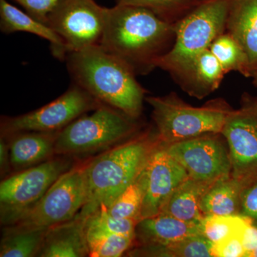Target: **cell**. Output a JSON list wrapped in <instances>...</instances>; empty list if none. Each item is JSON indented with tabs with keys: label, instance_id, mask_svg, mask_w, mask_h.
Listing matches in <instances>:
<instances>
[{
	"label": "cell",
	"instance_id": "e575fe53",
	"mask_svg": "<svg viewBox=\"0 0 257 257\" xmlns=\"http://www.w3.org/2000/svg\"><path fill=\"white\" fill-rule=\"evenodd\" d=\"M251 78H252V82L253 85L257 87V67L256 68L253 70L252 77H251Z\"/></svg>",
	"mask_w": 257,
	"mask_h": 257
},
{
	"label": "cell",
	"instance_id": "277c9868",
	"mask_svg": "<svg viewBox=\"0 0 257 257\" xmlns=\"http://www.w3.org/2000/svg\"><path fill=\"white\" fill-rule=\"evenodd\" d=\"M157 138L165 145L209 134H221L233 108L221 98L193 106L175 92L163 96H148Z\"/></svg>",
	"mask_w": 257,
	"mask_h": 257
},
{
	"label": "cell",
	"instance_id": "5b68a950",
	"mask_svg": "<svg viewBox=\"0 0 257 257\" xmlns=\"http://www.w3.org/2000/svg\"><path fill=\"white\" fill-rule=\"evenodd\" d=\"M135 118L106 104L83 114L59 132L55 154L83 155L104 150L130 138L138 130Z\"/></svg>",
	"mask_w": 257,
	"mask_h": 257
},
{
	"label": "cell",
	"instance_id": "4dcf8cb0",
	"mask_svg": "<svg viewBox=\"0 0 257 257\" xmlns=\"http://www.w3.org/2000/svg\"><path fill=\"white\" fill-rule=\"evenodd\" d=\"M243 231L214 243V257H245L246 251L241 238Z\"/></svg>",
	"mask_w": 257,
	"mask_h": 257
},
{
	"label": "cell",
	"instance_id": "603a6c76",
	"mask_svg": "<svg viewBox=\"0 0 257 257\" xmlns=\"http://www.w3.org/2000/svg\"><path fill=\"white\" fill-rule=\"evenodd\" d=\"M209 49L220 64L225 74L236 72L246 78H251L253 69L247 54L229 33L224 32L219 35Z\"/></svg>",
	"mask_w": 257,
	"mask_h": 257
},
{
	"label": "cell",
	"instance_id": "d4e9b609",
	"mask_svg": "<svg viewBox=\"0 0 257 257\" xmlns=\"http://www.w3.org/2000/svg\"><path fill=\"white\" fill-rule=\"evenodd\" d=\"M145 165L124 192H121L114 202L106 208L111 216L117 219L140 220V213L146 191Z\"/></svg>",
	"mask_w": 257,
	"mask_h": 257
},
{
	"label": "cell",
	"instance_id": "5bb4252c",
	"mask_svg": "<svg viewBox=\"0 0 257 257\" xmlns=\"http://www.w3.org/2000/svg\"><path fill=\"white\" fill-rule=\"evenodd\" d=\"M169 74L184 92L198 99H204L216 91L226 74L209 49Z\"/></svg>",
	"mask_w": 257,
	"mask_h": 257
},
{
	"label": "cell",
	"instance_id": "836d02e7",
	"mask_svg": "<svg viewBox=\"0 0 257 257\" xmlns=\"http://www.w3.org/2000/svg\"><path fill=\"white\" fill-rule=\"evenodd\" d=\"M10 163V147L2 139L0 142V167L2 174L5 173L8 170Z\"/></svg>",
	"mask_w": 257,
	"mask_h": 257
},
{
	"label": "cell",
	"instance_id": "ffe728a7",
	"mask_svg": "<svg viewBox=\"0 0 257 257\" xmlns=\"http://www.w3.org/2000/svg\"><path fill=\"white\" fill-rule=\"evenodd\" d=\"M216 182H203L189 177L171 196L162 213L186 222L199 224L204 217L200 208L202 198Z\"/></svg>",
	"mask_w": 257,
	"mask_h": 257
},
{
	"label": "cell",
	"instance_id": "6da1fadb",
	"mask_svg": "<svg viewBox=\"0 0 257 257\" xmlns=\"http://www.w3.org/2000/svg\"><path fill=\"white\" fill-rule=\"evenodd\" d=\"M175 40V25L145 8L116 4L107 9L99 45L128 64L137 75H146L157 68L159 60Z\"/></svg>",
	"mask_w": 257,
	"mask_h": 257
},
{
	"label": "cell",
	"instance_id": "1f68e13d",
	"mask_svg": "<svg viewBox=\"0 0 257 257\" xmlns=\"http://www.w3.org/2000/svg\"><path fill=\"white\" fill-rule=\"evenodd\" d=\"M25 10L32 18L45 24L47 17L60 0H13Z\"/></svg>",
	"mask_w": 257,
	"mask_h": 257
},
{
	"label": "cell",
	"instance_id": "9c48e42d",
	"mask_svg": "<svg viewBox=\"0 0 257 257\" xmlns=\"http://www.w3.org/2000/svg\"><path fill=\"white\" fill-rule=\"evenodd\" d=\"M102 103L73 82L60 97L36 110L7 118L2 124L3 132L15 134L22 132L60 131L89 111L95 110Z\"/></svg>",
	"mask_w": 257,
	"mask_h": 257
},
{
	"label": "cell",
	"instance_id": "ac0fdd59",
	"mask_svg": "<svg viewBox=\"0 0 257 257\" xmlns=\"http://www.w3.org/2000/svg\"><path fill=\"white\" fill-rule=\"evenodd\" d=\"M0 29L5 34L23 32L33 34L47 40L56 58L65 60L67 55L64 41L47 24L41 23L28 13H24L7 0H0Z\"/></svg>",
	"mask_w": 257,
	"mask_h": 257
},
{
	"label": "cell",
	"instance_id": "83f0119b",
	"mask_svg": "<svg viewBox=\"0 0 257 257\" xmlns=\"http://www.w3.org/2000/svg\"><path fill=\"white\" fill-rule=\"evenodd\" d=\"M250 221L241 215L204 216L199 222L200 234L213 243L241 232Z\"/></svg>",
	"mask_w": 257,
	"mask_h": 257
},
{
	"label": "cell",
	"instance_id": "484cf974",
	"mask_svg": "<svg viewBox=\"0 0 257 257\" xmlns=\"http://www.w3.org/2000/svg\"><path fill=\"white\" fill-rule=\"evenodd\" d=\"M85 228V226H84ZM89 256L119 257L133 246L135 236H125L85 228Z\"/></svg>",
	"mask_w": 257,
	"mask_h": 257
},
{
	"label": "cell",
	"instance_id": "44dd1931",
	"mask_svg": "<svg viewBox=\"0 0 257 257\" xmlns=\"http://www.w3.org/2000/svg\"><path fill=\"white\" fill-rule=\"evenodd\" d=\"M244 184L234 177L217 181L203 197L200 204L204 216L239 215L241 192Z\"/></svg>",
	"mask_w": 257,
	"mask_h": 257
},
{
	"label": "cell",
	"instance_id": "7402d4cb",
	"mask_svg": "<svg viewBox=\"0 0 257 257\" xmlns=\"http://www.w3.org/2000/svg\"><path fill=\"white\" fill-rule=\"evenodd\" d=\"M214 243L202 235L189 236L170 244L140 246L130 256L157 257H214Z\"/></svg>",
	"mask_w": 257,
	"mask_h": 257
},
{
	"label": "cell",
	"instance_id": "e0dca14e",
	"mask_svg": "<svg viewBox=\"0 0 257 257\" xmlns=\"http://www.w3.org/2000/svg\"><path fill=\"white\" fill-rule=\"evenodd\" d=\"M226 32L247 54L253 72L257 67V0H231Z\"/></svg>",
	"mask_w": 257,
	"mask_h": 257
},
{
	"label": "cell",
	"instance_id": "f546056e",
	"mask_svg": "<svg viewBox=\"0 0 257 257\" xmlns=\"http://www.w3.org/2000/svg\"><path fill=\"white\" fill-rule=\"evenodd\" d=\"M239 215L257 226V178L243 186Z\"/></svg>",
	"mask_w": 257,
	"mask_h": 257
},
{
	"label": "cell",
	"instance_id": "7c38bea8",
	"mask_svg": "<svg viewBox=\"0 0 257 257\" xmlns=\"http://www.w3.org/2000/svg\"><path fill=\"white\" fill-rule=\"evenodd\" d=\"M164 145L191 178L214 182L231 176L229 149L221 134H209Z\"/></svg>",
	"mask_w": 257,
	"mask_h": 257
},
{
	"label": "cell",
	"instance_id": "52a82bcc",
	"mask_svg": "<svg viewBox=\"0 0 257 257\" xmlns=\"http://www.w3.org/2000/svg\"><path fill=\"white\" fill-rule=\"evenodd\" d=\"M87 187L84 167L64 172L28 210L9 226L20 229H49L72 220L86 202Z\"/></svg>",
	"mask_w": 257,
	"mask_h": 257
},
{
	"label": "cell",
	"instance_id": "8d00e7d4",
	"mask_svg": "<svg viewBox=\"0 0 257 257\" xmlns=\"http://www.w3.org/2000/svg\"><path fill=\"white\" fill-rule=\"evenodd\" d=\"M200 1L202 2H202L207 1V0H200Z\"/></svg>",
	"mask_w": 257,
	"mask_h": 257
},
{
	"label": "cell",
	"instance_id": "4316f807",
	"mask_svg": "<svg viewBox=\"0 0 257 257\" xmlns=\"http://www.w3.org/2000/svg\"><path fill=\"white\" fill-rule=\"evenodd\" d=\"M200 0H116V5L140 7L151 11L171 25H176L188 15Z\"/></svg>",
	"mask_w": 257,
	"mask_h": 257
},
{
	"label": "cell",
	"instance_id": "cb8c5ba5",
	"mask_svg": "<svg viewBox=\"0 0 257 257\" xmlns=\"http://www.w3.org/2000/svg\"><path fill=\"white\" fill-rule=\"evenodd\" d=\"M47 229L8 226L1 241L0 256H37Z\"/></svg>",
	"mask_w": 257,
	"mask_h": 257
},
{
	"label": "cell",
	"instance_id": "f1b7e54d",
	"mask_svg": "<svg viewBox=\"0 0 257 257\" xmlns=\"http://www.w3.org/2000/svg\"><path fill=\"white\" fill-rule=\"evenodd\" d=\"M84 226L111 233V234L135 236V229L138 220L131 219H117L111 215L104 206L84 219Z\"/></svg>",
	"mask_w": 257,
	"mask_h": 257
},
{
	"label": "cell",
	"instance_id": "d6a6232c",
	"mask_svg": "<svg viewBox=\"0 0 257 257\" xmlns=\"http://www.w3.org/2000/svg\"><path fill=\"white\" fill-rule=\"evenodd\" d=\"M242 243L244 247L245 257H247L248 253L257 247V226L248 223L242 232Z\"/></svg>",
	"mask_w": 257,
	"mask_h": 257
},
{
	"label": "cell",
	"instance_id": "7a4b0ae2",
	"mask_svg": "<svg viewBox=\"0 0 257 257\" xmlns=\"http://www.w3.org/2000/svg\"><path fill=\"white\" fill-rule=\"evenodd\" d=\"M64 60L74 83L102 104L140 117L146 90L128 64L99 45L70 52Z\"/></svg>",
	"mask_w": 257,
	"mask_h": 257
},
{
	"label": "cell",
	"instance_id": "8fae6325",
	"mask_svg": "<svg viewBox=\"0 0 257 257\" xmlns=\"http://www.w3.org/2000/svg\"><path fill=\"white\" fill-rule=\"evenodd\" d=\"M221 135L231 166V177L243 184L257 178V97L243 94L241 106L231 111Z\"/></svg>",
	"mask_w": 257,
	"mask_h": 257
},
{
	"label": "cell",
	"instance_id": "8992f818",
	"mask_svg": "<svg viewBox=\"0 0 257 257\" xmlns=\"http://www.w3.org/2000/svg\"><path fill=\"white\" fill-rule=\"evenodd\" d=\"M231 0H207L198 5L175 25L173 46L157 62V68L170 72L209 48L226 32Z\"/></svg>",
	"mask_w": 257,
	"mask_h": 257
},
{
	"label": "cell",
	"instance_id": "d6986e66",
	"mask_svg": "<svg viewBox=\"0 0 257 257\" xmlns=\"http://www.w3.org/2000/svg\"><path fill=\"white\" fill-rule=\"evenodd\" d=\"M59 132H22L13 139L10 146V163L17 170L28 168L55 154Z\"/></svg>",
	"mask_w": 257,
	"mask_h": 257
},
{
	"label": "cell",
	"instance_id": "30bf717a",
	"mask_svg": "<svg viewBox=\"0 0 257 257\" xmlns=\"http://www.w3.org/2000/svg\"><path fill=\"white\" fill-rule=\"evenodd\" d=\"M67 168L68 163L64 161H47L3 181L0 184L3 224L9 226L22 213L33 207Z\"/></svg>",
	"mask_w": 257,
	"mask_h": 257
},
{
	"label": "cell",
	"instance_id": "9a60e30c",
	"mask_svg": "<svg viewBox=\"0 0 257 257\" xmlns=\"http://www.w3.org/2000/svg\"><path fill=\"white\" fill-rule=\"evenodd\" d=\"M89 256L84 221L78 215L72 220L47 230L37 256L84 257Z\"/></svg>",
	"mask_w": 257,
	"mask_h": 257
},
{
	"label": "cell",
	"instance_id": "3957f363",
	"mask_svg": "<svg viewBox=\"0 0 257 257\" xmlns=\"http://www.w3.org/2000/svg\"><path fill=\"white\" fill-rule=\"evenodd\" d=\"M159 141L143 135L111 149L84 166L87 197L77 215L84 220L101 206L109 207L141 172Z\"/></svg>",
	"mask_w": 257,
	"mask_h": 257
},
{
	"label": "cell",
	"instance_id": "d590c367",
	"mask_svg": "<svg viewBox=\"0 0 257 257\" xmlns=\"http://www.w3.org/2000/svg\"><path fill=\"white\" fill-rule=\"evenodd\" d=\"M247 257H257V247L253 250L251 252L248 253Z\"/></svg>",
	"mask_w": 257,
	"mask_h": 257
},
{
	"label": "cell",
	"instance_id": "ba28073f",
	"mask_svg": "<svg viewBox=\"0 0 257 257\" xmlns=\"http://www.w3.org/2000/svg\"><path fill=\"white\" fill-rule=\"evenodd\" d=\"M107 9L94 0H60L46 24L62 39L68 55L99 45Z\"/></svg>",
	"mask_w": 257,
	"mask_h": 257
},
{
	"label": "cell",
	"instance_id": "4fadbf2b",
	"mask_svg": "<svg viewBox=\"0 0 257 257\" xmlns=\"http://www.w3.org/2000/svg\"><path fill=\"white\" fill-rule=\"evenodd\" d=\"M147 182L140 220L162 214L171 196L189 175L160 141L147 159Z\"/></svg>",
	"mask_w": 257,
	"mask_h": 257
},
{
	"label": "cell",
	"instance_id": "2e32d148",
	"mask_svg": "<svg viewBox=\"0 0 257 257\" xmlns=\"http://www.w3.org/2000/svg\"><path fill=\"white\" fill-rule=\"evenodd\" d=\"M198 234H201L199 224L179 220L163 213L141 219L135 229V239L141 246L170 244Z\"/></svg>",
	"mask_w": 257,
	"mask_h": 257
}]
</instances>
